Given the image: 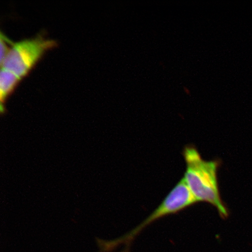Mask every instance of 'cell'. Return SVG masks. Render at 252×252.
Returning <instances> with one entry per match:
<instances>
[{"label": "cell", "mask_w": 252, "mask_h": 252, "mask_svg": "<svg viewBox=\"0 0 252 252\" xmlns=\"http://www.w3.org/2000/svg\"><path fill=\"white\" fill-rule=\"evenodd\" d=\"M186 163L184 179L186 185L197 202L212 205L221 218L225 219L229 212L220 197L218 181L219 160H205L193 146L185 147L183 151Z\"/></svg>", "instance_id": "1"}, {"label": "cell", "mask_w": 252, "mask_h": 252, "mask_svg": "<svg viewBox=\"0 0 252 252\" xmlns=\"http://www.w3.org/2000/svg\"><path fill=\"white\" fill-rule=\"evenodd\" d=\"M55 40L41 36L12 44L3 59L1 67L14 72L21 78L26 75L46 50L56 46Z\"/></svg>", "instance_id": "2"}, {"label": "cell", "mask_w": 252, "mask_h": 252, "mask_svg": "<svg viewBox=\"0 0 252 252\" xmlns=\"http://www.w3.org/2000/svg\"><path fill=\"white\" fill-rule=\"evenodd\" d=\"M14 72L4 68L1 67L0 72V98H1V110L2 104L4 103L6 97L11 92L18 81L20 80Z\"/></svg>", "instance_id": "3"}, {"label": "cell", "mask_w": 252, "mask_h": 252, "mask_svg": "<svg viewBox=\"0 0 252 252\" xmlns=\"http://www.w3.org/2000/svg\"><path fill=\"white\" fill-rule=\"evenodd\" d=\"M8 39L7 37L5 36V34L1 32V41H0V63L2 62L3 59H4L5 56L7 55L9 49L6 45V42H8Z\"/></svg>", "instance_id": "4"}]
</instances>
